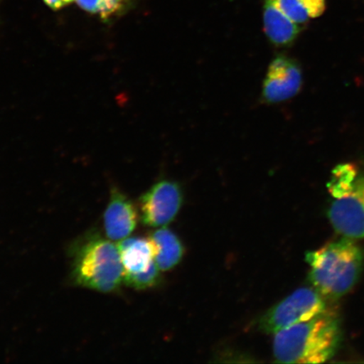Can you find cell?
I'll return each instance as SVG.
<instances>
[{"mask_svg": "<svg viewBox=\"0 0 364 364\" xmlns=\"http://www.w3.org/2000/svg\"><path fill=\"white\" fill-rule=\"evenodd\" d=\"M339 341L338 320L325 312L277 332L273 354L282 363H323L334 356Z\"/></svg>", "mask_w": 364, "mask_h": 364, "instance_id": "obj_1", "label": "cell"}, {"mask_svg": "<svg viewBox=\"0 0 364 364\" xmlns=\"http://www.w3.org/2000/svg\"><path fill=\"white\" fill-rule=\"evenodd\" d=\"M71 277L75 284L102 293H112L124 282L118 245L92 233L72 248Z\"/></svg>", "mask_w": 364, "mask_h": 364, "instance_id": "obj_2", "label": "cell"}, {"mask_svg": "<svg viewBox=\"0 0 364 364\" xmlns=\"http://www.w3.org/2000/svg\"><path fill=\"white\" fill-rule=\"evenodd\" d=\"M363 261L361 249L348 237L306 255L314 286L321 294L336 297L347 294L357 283Z\"/></svg>", "mask_w": 364, "mask_h": 364, "instance_id": "obj_3", "label": "cell"}, {"mask_svg": "<svg viewBox=\"0 0 364 364\" xmlns=\"http://www.w3.org/2000/svg\"><path fill=\"white\" fill-rule=\"evenodd\" d=\"M320 292L309 288L294 291L261 318L260 326L267 333L276 334L298 323L311 320L326 312Z\"/></svg>", "mask_w": 364, "mask_h": 364, "instance_id": "obj_4", "label": "cell"}, {"mask_svg": "<svg viewBox=\"0 0 364 364\" xmlns=\"http://www.w3.org/2000/svg\"><path fill=\"white\" fill-rule=\"evenodd\" d=\"M331 194L334 198L328 212L331 225L346 237H364V176H357Z\"/></svg>", "mask_w": 364, "mask_h": 364, "instance_id": "obj_5", "label": "cell"}, {"mask_svg": "<svg viewBox=\"0 0 364 364\" xmlns=\"http://www.w3.org/2000/svg\"><path fill=\"white\" fill-rule=\"evenodd\" d=\"M182 193L174 181H161L154 185L140 199L144 225L163 227L169 225L180 211Z\"/></svg>", "mask_w": 364, "mask_h": 364, "instance_id": "obj_6", "label": "cell"}, {"mask_svg": "<svg viewBox=\"0 0 364 364\" xmlns=\"http://www.w3.org/2000/svg\"><path fill=\"white\" fill-rule=\"evenodd\" d=\"M302 83L298 63L288 57L277 56L272 61L264 80V102L274 104L293 98L299 92Z\"/></svg>", "mask_w": 364, "mask_h": 364, "instance_id": "obj_7", "label": "cell"}, {"mask_svg": "<svg viewBox=\"0 0 364 364\" xmlns=\"http://www.w3.org/2000/svg\"><path fill=\"white\" fill-rule=\"evenodd\" d=\"M103 220L107 238L122 241L133 233L138 223V215L130 200L119 191L113 189Z\"/></svg>", "mask_w": 364, "mask_h": 364, "instance_id": "obj_8", "label": "cell"}, {"mask_svg": "<svg viewBox=\"0 0 364 364\" xmlns=\"http://www.w3.org/2000/svg\"><path fill=\"white\" fill-rule=\"evenodd\" d=\"M263 22L268 39L276 46L289 45L300 31L299 24L287 16L272 0H266Z\"/></svg>", "mask_w": 364, "mask_h": 364, "instance_id": "obj_9", "label": "cell"}, {"mask_svg": "<svg viewBox=\"0 0 364 364\" xmlns=\"http://www.w3.org/2000/svg\"><path fill=\"white\" fill-rule=\"evenodd\" d=\"M149 240L153 245L154 260L159 270L169 271L181 261L183 245L171 230L161 228L154 232Z\"/></svg>", "mask_w": 364, "mask_h": 364, "instance_id": "obj_10", "label": "cell"}, {"mask_svg": "<svg viewBox=\"0 0 364 364\" xmlns=\"http://www.w3.org/2000/svg\"><path fill=\"white\" fill-rule=\"evenodd\" d=\"M124 275L147 270L154 260V249L149 239L126 238L118 245Z\"/></svg>", "mask_w": 364, "mask_h": 364, "instance_id": "obj_11", "label": "cell"}, {"mask_svg": "<svg viewBox=\"0 0 364 364\" xmlns=\"http://www.w3.org/2000/svg\"><path fill=\"white\" fill-rule=\"evenodd\" d=\"M291 20L302 24L321 16L326 10V0H272Z\"/></svg>", "mask_w": 364, "mask_h": 364, "instance_id": "obj_12", "label": "cell"}, {"mask_svg": "<svg viewBox=\"0 0 364 364\" xmlns=\"http://www.w3.org/2000/svg\"><path fill=\"white\" fill-rule=\"evenodd\" d=\"M86 12L101 17L102 20L110 19L120 13L125 6L127 0H75Z\"/></svg>", "mask_w": 364, "mask_h": 364, "instance_id": "obj_13", "label": "cell"}, {"mask_svg": "<svg viewBox=\"0 0 364 364\" xmlns=\"http://www.w3.org/2000/svg\"><path fill=\"white\" fill-rule=\"evenodd\" d=\"M159 271L161 270L159 269L156 262L154 261L147 270L136 273V274L124 275V283L136 289L151 288L157 284Z\"/></svg>", "mask_w": 364, "mask_h": 364, "instance_id": "obj_14", "label": "cell"}, {"mask_svg": "<svg viewBox=\"0 0 364 364\" xmlns=\"http://www.w3.org/2000/svg\"><path fill=\"white\" fill-rule=\"evenodd\" d=\"M43 2L54 11L60 10L68 4L66 0H43Z\"/></svg>", "mask_w": 364, "mask_h": 364, "instance_id": "obj_15", "label": "cell"}, {"mask_svg": "<svg viewBox=\"0 0 364 364\" xmlns=\"http://www.w3.org/2000/svg\"><path fill=\"white\" fill-rule=\"evenodd\" d=\"M73 1H75V0H66L68 4L72 3Z\"/></svg>", "mask_w": 364, "mask_h": 364, "instance_id": "obj_16", "label": "cell"}]
</instances>
